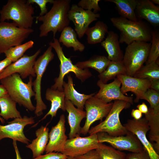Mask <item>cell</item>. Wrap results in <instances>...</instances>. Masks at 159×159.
<instances>
[{"label":"cell","instance_id":"obj_1","mask_svg":"<svg viewBox=\"0 0 159 159\" xmlns=\"http://www.w3.org/2000/svg\"><path fill=\"white\" fill-rule=\"evenodd\" d=\"M70 0H54L50 10L43 16H38L36 21L42 22L39 27L40 37H47L52 32L53 39L57 32H61L69 26L68 14L70 8Z\"/></svg>","mask_w":159,"mask_h":159},{"label":"cell","instance_id":"obj_2","mask_svg":"<svg viewBox=\"0 0 159 159\" xmlns=\"http://www.w3.org/2000/svg\"><path fill=\"white\" fill-rule=\"evenodd\" d=\"M0 82L6 90L8 94L20 105L27 110L34 111L35 107L33 105L31 98L35 95L32 89L33 77H29L27 83H24L18 73L13 74L0 80Z\"/></svg>","mask_w":159,"mask_h":159},{"label":"cell","instance_id":"obj_3","mask_svg":"<svg viewBox=\"0 0 159 159\" xmlns=\"http://www.w3.org/2000/svg\"><path fill=\"white\" fill-rule=\"evenodd\" d=\"M110 20L120 32V43L127 45L135 41L151 42L152 30L142 20L133 21L121 16L112 17Z\"/></svg>","mask_w":159,"mask_h":159},{"label":"cell","instance_id":"obj_4","mask_svg":"<svg viewBox=\"0 0 159 159\" xmlns=\"http://www.w3.org/2000/svg\"><path fill=\"white\" fill-rule=\"evenodd\" d=\"M34 8L26 0H9L0 11V21L11 20L19 27L31 28Z\"/></svg>","mask_w":159,"mask_h":159},{"label":"cell","instance_id":"obj_5","mask_svg":"<svg viewBox=\"0 0 159 159\" xmlns=\"http://www.w3.org/2000/svg\"><path fill=\"white\" fill-rule=\"evenodd\" d=\"M130 104L122 100H115L110 112L102 122L89 131L90 135L105 132L112 136L125 135L128 131L121 123L120 115L124 109L130 107Z\"/></svg>","mask_w":159,"mask_h":159},{"label":"cell","instance_id":"obj_6","mask_svg":"<svg viewBox=\"0 0 159 159\" xmlns=\"http://www.w3.org/2000/svg\"><path fill=\"white\" fill-rule=\"evenodd\" d=\"M49 44L55 50L60 62L59 75L58 77L55 79V83L51 86V88L63 91L64 78L69 72H73L76 77L82 82L92 76V74L88 68L82 69L78 68L75 64H73L70 58H68L65 56L62 47L57 39L54 38L53 41L50 42Z\"/></svg>","mask_w":159,"mask_h":159},{"label":"cell","instance_id":"obj_7","mask_svg":"<svg viewBox=\"0 0 159 159\" xmlns=\"http://www.w3.org/2000/svg\"><path fill=\"white\" fill-rule=\"evenodd\" d=\"M151 44L150 42L135 41L127 45L122 60L126 75L133 77L146 62Z\"/></svg>","mask_w":159,"mask_h":159},{"label":"cell","instance_id":"obj_8","mask_svg":"<svg viewBox=\"0 0 159 159\" xmlns=\"http://www.w3.org/2000/svg\"><path fill=\"white\" fill-rule=\"evenodd\" d=\"M52 48L49 46L44 53L36 60L34 69L36 79L33 82V90L35 92V100L36 105L34 113L39 117L43 114V111L47 109L46 105L43 102L41 96V81L43 75L49 62L54 58V55Z\"/></svg>","mask_w":159,"mask_h":159},{"label":"cell","instance_id":"obj_9","mask_svg":"<svg viewBox=\"0 0 159 159\" xmlns=\"http://www.w3.org/2000/svg\"><path fill=\"white\" fill-rule=\"evenodd\" d=\"M34 30L19 27L14 22L0 21V54L22 44Z\"/></svg>","mask_w":159,"mask_h":159},{"label":"cell","instance_id":"obj_10","mask_svg":"<svg viewBox=\"0 0 159 159\" xmlns=\"http://www.w3.org/2000/svg\"><path fill=\"white\" fill-rule=\"evenodd\" d=\"M113 105L112 102L105 103L94 96L88 99L85 105L86 119L81 134L87 135L93 123L98 120L102 121L108 114Z\"/></svg>","mask_w":159,"mask_h":159},{"label":"cell","instance_id":"obj_11","mask_svg":"<svg viewBox=\"0 0 159 159\" xmlns=\"http://www.w3.org/2000/svg\"><path fill=\"white\" fill-rule=\"evenodd\" d=\"M100 143H109L114 148L120 150H125L131 152H137L143 149L139 140L133 133L128 131L125 135L112 136L105 132L97 133Z\"/></svg>","mask_w":159,"mask_h":159},{"label":"cell","instance_id":"obj_12","mask_svg":"<svg viewBox=\"0 0 159 159\" xmlns=\"http://www.w3.org/2000/svg\"><path fill=\"white\" fill-rule=\"evenodd\" d=\"M99 143L97 134L86 137H77L67 140L61 153L75 158L96 149Z\"/></svg>","mask_w":159,"mask_h":159},{"label":"cell","instance_id":"obj_13","mask_svg":"<svg viewBox=\"0 0 159 159\" xmlns=\"http://www.w3.org/2000/svg\"><path fill=\"white\" fill-rule=\"evenodd\" d=\"M35 122L34 117L24 116L21 118L14 119L5 125L0 124V141L8 138L28 144L30 141L25 135L24 129L26 126Z\"/></svg>","mask_w":159,"mask_h":159},{"label":"cell","instance_id":"obj_14","mask_svg":"<svg viewBox=\"0 0 159 159\" xmlns=\"http://www.w3.org/2000/svg\"><path fill=\"white\" fill-rule=\"evenodd\" d=\"M68 16L69 21H72L74 24L77 36L81 38L85 34L90 24L97 20L100 15L85 10L77 5L73 4L70 7Z\"/></svg>","mask_w":159,"mask_h":159},{"label":"cell","instance_id":"obj_15","mask_svg":"<svg viewBox=\"0 0 159 159\" xmlns=\"http://www.w3.org/2000/svg\"><path fill=\"white\" fill-rule=\"evenodd\" d=\"M41 52L40 49L31 56L24 55L16 61L12 63L0 74V80L14 73L18 74L22 79L30 76L35 77L33 67L36 59Z\"/></svg>","mask_w":159,"mask_h":159},{"label":"cell","instance_id":"obj_16","mask_svg":"<svg viewBox=\"0 0 159 159\" xmlns=\"http://www.w3.org/2000/svg\"><path fill=\"white\" fill-rule=\"evenodd\" d=\"M127 131L136 135L151 159H159V155L155 151L148 139L146 135L149 130L148 123L145 118L138 120L128 119L123 125Z\"/></svg>","mask_w":159,"mask_h":159},{"label":"cell","instance_id":"obj_17","mask_svg":"<svg viewBox=\"0 0 159 159\" xmlns=\"http://www.w3.org/2000/svg\"><path fill=\"white\" fill-rule=\"evenodd\" d=\"M97 84L100 90L94 96L95 97L107 103L111 102L112 100H120L127 102L130 104H133V97L126 96L121 92V82L117 77L110 83L104 84L99 80Z\"/></svg>","mask_w":159,"mask_h":159},{"label":"cell","instance_id":"obj_18","mask_svg":"<svg viewBox=\"0 0 159 159\" xmlns=\"http://www.w3.org/2000/svg\"><path fill=\"white\" fill-rule=\"evenodd\" d=\"M117 77L120 81L121 84L120 90L124 95L129 92L134 94L136 98L135 102L142 99L144 94L150 88L151 81L147 79H142L131 77L126 74H120Z\"/></svg>","mask_w":159,"mask_h":159},{"label":"cell","instance_id":"obj_19","mask_svg":"<svg viewBox=\"0 0 159 159\" xmlns=\"http://www.w3.org/2000/svg\"><path fill=\"white\" fill-rule=\"evenodd\" d=\"M65 119L62 114L57 124L52 127L49 133V140L45 152L46 153L55 152L61 153L67 139L66 134Z\"/></svg>","mask_w":159,"mask_h":159},{"label":"cell","instance_id":"obj_20","mask_svg":"<svg viewBox=\"0 0 159 159\" xmlns=\"http://www.w3.org/2000/svg\"><path fill=\"white\" fill-rule=\"evenodd\" d=\"M135 12L138 20L145 19L154 27L159 25V7L149 0H137Z\"/></svg>","mask_w":159,"mask_h":159},{"label":"cell","instance_id":"obj_21","mask_svg":"<svg viewBox=\"0 0 159 159\" xmlns=\"http://www.w3.org/2000/svg\"><path fill=\"white\" fill-rule=\"evenodd\" d=\"M65 108L68 112V122L70 127L69 139L80 136L82 127L80 123L86 117V112L76 108L70 101L65 98Z\"/></svg>","mask_w":159,"mask_h":159},{"label":"cell","instance_id":"obj_22","mask_svg":"<svg viewBox=\"0 0 159 159\" xmlns=\"http://www.w3.org/2000/svg\"><path fill=\"white\" fill-rule=\"evenodd\" d=\"M120 44L119 35L113 31H108L106 37L101 43V46L107 52V58L110 61L122 60L124 54Z\"/></svg>","mask_w":159,"mask_h":159},{"label":"cell","instance_id":"obj_23","mask_svg":"<svg viewBox=\"0 0 159 159\" xmlns=\"http://www.w3.org/2000/svg\"><path fill=\"white\" fill-rule=\"evenodd\" d=\"M67 83L64 81L63 84V92L65 98L69 100L77 108L83 110L87 100L94 96L95 93L89 95L79 93L74 88L73 80L70 75L67 76Z\"/></svg>","mask_w":159,"mask_h":159},{"label":"cell","instance_id":"obj_24","mask_svg":"<svg viewBox=\"0 0 159 159\" xmlns=\"http://www.w3.org/2000/svg\"><path fill=\"white\" fill-rule=\"evenodd\" d=\"M47 125L42 126L37 129L35 132L36 138L26 146L32 151L33 158L42 155L45 151L49 140V129Z\"/></svg>","mask_w":159,"mask_h":159},{"label":"cell","instance_id":"obj_25","mask_svg":"<svg viewBox=\"0 0 159 159\" xmlns=\"http://www.w3.org/2000/svg\"><path fill=\"white\" fill-rule=\"evenodd\" d=\"M46 99L51 102V107L49 111L37 123L50 115L52 118L56 116L58 110L61 109L63 111H66L65 108V96L63 91L47 88L45 93Z\"/></svg>","mask_w":159,"mask_h":159},{"label":"cell","instance_id":"obj_26","mask_svg":"<svg viewBox=\"0 0 159 159\" xmlns=\"http://www.w3.org/2000/svg\"><path fill=\"white\" fill-rule=\"evenodd\" d=\"M145 117L148 122L149 127V141L156 152L159 153V113L155 112L150 107L148 108Z\"/></svg>","mask_w":159,"mask_h":159},{"label":"cell","instance_id":"obj_27","mask_svg":"<svg viewBox=\"0 0 159 159\" xmlns=\"http://www.w3.org/2000/svg\"><path fill=\"white\" fill-rule=\"evenodd\" d=\"M106 1L111 2L115 5V9L121 17L132 21L138 20L136 14L137 0H107Z\"/></svg>","mask_w":159,"mask_h":159},{"label":"cell","instance_id":"obj_28","mask_svg":"<svg viewBox=\"0 0 159 159\" xmlns=\"http://www.w3.org/2000/svg\"><path fill=\"white\" fill-rule=\"evenodd\" d=\"M58 41L67 48L72 47L74 51L82 52L85 48V45L78 39L75 31L70 26L65 27L61 32Z\"/></svg>","mask_w":159,"mask_h":159},{"label":"cell","instance_id":"obj_29","mask_svg":"<svg viewBox=\"0 0 159 159\" xmlns=\"http://www.w3.org/2000/svg\"><path fill=\"white\" fill-rule=\"evenodd\" d=\"M16 102L7 94L0 98V116L4 120L21 118L20 112L17 109Z\"/></svg>","mask_w":159,"mask_h":159},{"label":"cell","instance_id":"obj_30","mask_svg":"<svg viewBox=\"0 0 159 159\" xmlns=\"http://www.w3.org/2000/svg\"><path fill=\"white\" fill-rule=\"evenodd\" d=\"M108 32L107 24L102 21H98L94 26L89 27L85 32L87 43L90 44L101 43Z\"/></svg>","mask_w":159,"mask_h":159},{"label":"cell","instance_id":"obj_31","mask_svg":"<svg viewBox=\"0 0 159 159\" xmlns=\"http://www.w3.org/2000/svg\"><path fill=\"white\" fill-rule=\"evenodd\" d=\"M110 62L107 57L104 56L95 55L87 60L78 62L75 65L82 69L93 68L100 74L106 69Z\"/></svg>","mask_w":159,"mask_h":159},{"label":"cell","instance_id":"obj_32","mask_svg":"<svg viewBox=\"0 0 159 159\" xmlns=\"http://www.w3.org/2000/svg\"><path fill=\"white\" fill-rule=\"evenodd\" d=\"M120 74H126V71L122 61H110L106 69L98 75L103 83L106 84L110 80L114 79Z\"/></svg>","mask_w":159,"mask_h":159},{"label":"cell","instance_id":"obj_33","mask_svg":"<svg viewBox=\"0 0 159 159\" xmlns=\"http://www.w3.org/2000/svg\"><path fill=\"white\" fill-rule=\"evenodd\" d=\"M133 77L151 81L159 80V60L146 64L137 71Z\"/></svg>","mask_w":159,"mask_h":159},{"label":"cell","instance_id":"obj_34","mask_svg":"<svg viewBox=\"0 0 159 159\" xmlns=\"http://www.w3.org/2000/svg\"><path fill=\"white\" fill-rule=\"evenodd\" d=\"M101 159H126V154L112 147L99 143L95 149Z\"/></svg>","mask_w":159,"mask_h":159},{"label":"cell","instance_id":"obj_35","mask_svg":"<svg viewBox=\"0 0 159 159\" xmlns=\"http://www.w3.org/2000/svg\"><path fill=\"white\" fill-rule=\"evenodd\" d=\"M34 44V41L31 40L24 44L11 47L4 53L6 57L14 62L22 57L28 49L33 47Z\"/></svg>","mask_w":159,"mask_h":159},{"label":"cell","instance_id":"obj_36","mask_svg":"<svg viewBox=\"0 0 159 159\" xmlns=\"http://www.w3.org/2000/svg\"><path fill=\"white\" fill-rule=\"evenodd\" d=\"M151 46L146 64L156 61L159 57V32L152 31Z\"/></svg>","mask_w":159,"mask_h":159},{"label":"cell","instance_id":"obj_37","mask_svg":"<svg viewBox=\"0 0 159 159\" xmlns=\"http://www.w3.org/2000/svg\"><path fill=\"white\" fill-rule=\"evenodd\" d=\"M142 99L147 101L150 104V107L159 113V92L149 88L144 94Z\"/></svg>","mask_w":159,"mask_h":159},{"label":"cell","instance_id":"obj_38","mask_svg":"<svg viewBox=\"0 0 159 159\" xmlns=\"http://www.w3.org/2000/svg\"><path fill=\"white\" fill-rule=\"evenodd\" d=\"M100 0H81L78 3L77 5L86 10L92 11L95 14L101 10L99 5Z\"/></svg>","mask_w":159,"mask_h":159},{"label":"cell","instance_id":"obj_39","mask_svg":"<svg viewBox=\"0 0 159 159\" xmlns=\"http://www.w3.org/2000/svg\"><path fill=\"white\" fill-rule=\"evenodd\" d=\"M54 0H27L29 3L31 4L35 3L39 7L40 9L39 16L44 15L47 12V4L48 3H53Z\"/></svg>","mask_w":159,"mask_h":159},{"label":"cell","instance_id":"obj_40","mask_svg":"<svg viewBox=\"0 0 159 159\" xmlns=\"http://www.w3.org/2000/svg\"><path fill=\"white\" fill-rule=\"evenodd\" d=\"M126 159H151L146 150L137 152H131L126 154Z\"/></svg>","mask_w":159,"mask_h":159},{"label":"cell","instance_id":"obj_41","mask_svg":"<svg viewBox=\"0 0 159 159\" xmlns=\"http://www.w3.org/2000/svg\"><path fill=\"white\" fill-rule=\"evenodd\" d=\"M67 158L68 156L62 153L52 152L31 159H67Z\"/></svg>","mask_w":159,"mask_h":159},{"label":"cell","instance_id":"obj_42","mask_svg":"<svg viewBox=\"0 0 159 159\" xmlns=\"http://www.w3.org/2000/svg\"><path fill=\"white\" fill-rule=\"evenodd\" d=\"M76 159H101L95 149L92 150L82 155L75 157Z\"/></svg>","mask_w":159,"mask_h":159},{"label":"cell","instance_id":"obj_43","mask_svg":"<svg viewBox=\"0 0 159 159\" xmlns=\"http://www.w3.org/2000/svg\"><path fill=\"white\" fill-rule=\"evenodd\" d=\"M12 61L6 57L0 61V74L7 66L11 64Z\"/></svg>","mask_w":159,"mask_h":159},{"label":"cell","instance_id":"obj_44","mask_svg":"<svg viewBox=\"0 0 159 159\" xmlns=\"http://www.w3.org/2000/svg\"><path fill=\"white\" fill-rule=\"evenodd\" d=\"M131 115L134 119L138 120L142 118L143 115L138 109H133L131 111Z\"/></svg>","mask_w":159,"mask_h":159},{"label":"cell","instance_id":"obj_45","mask_svg":"<svg viewBox=\"0 0 159 159\" xmlns=\"http://www.w3.org/2000/svg\"><path fill=\"white\" fill-rule=\"evenodd\" d=\"M137 107L142 113L145 114L147 113L148 111V108L145 103L144 102H142L141 104H138Z\"/></svg>","mask_w":159,"mask_h":159},{"label":"cell","instance_id":"obj_46","mask_svg":"<svg viewBox=\"0 0 159 159\" xmlns=\"http://www.w3.org/2000/svg\"><path fill=\"white\" fill-rule=\"evenodd\" d=\"M150 88L159 92V80L151 81Z\"/></svg>","mask_w":159,"mask_h":159},{"label":"cell","instance_id":"obj_47","mask_svg":"<svg viewBox=\"0 0 159 159\" xmlns=\"http://www.w3.org/2000/svg\"><path fill=\"white\" fill-rule=\"evenodd\" d=\"M13 145L16 153V159H22L17 147L16 140H13Z\"/></svg>","mask_w":159,"mask_h":159},{"label":"cell","instance_id":"obj_48","mask_svg":"<svg viewBox=\"0 0 159 159\" xmlns=\"http://www.w3.org/2000/svg\"><path fill=\"white\" fill-rule=\"evenodd\" d=\"M7 94V93L5 88L1 85H0V98Z\"/></svg>","mask_w":159,"mask_h":159},{"label":"cell","instance_id":"obj_49","mask_svg":"<svg viewBox=\"0 0 159 159\" xmlns=\"http://www.w3.org/2000/svg\"><path fill=\"white\" fill-rule=\"evenodd\" d=\"M151 2L154 4H157L158 5L159 4V0H151Z\"/></svg>","mask_w":159,"mask_h":159},{"label":"cell","instance_id":"obj_50","mask_svg":"<svg viewBox=\"0 0 159 159\" xmlns=\"http://www.w3.org/2000/svg\"><path fill=\"white\" fill-rule=\"evenodd\" d=\"M0 121L2 123L4 124L5 122L4 120L0 116Z\"/></svg>","mask_w":159,"mask_h":159},{"label":"cell","instance_id":"obj_51","mask_svg":"<svg viewBox=\"0 0 159 159\" xmlns=\"http://www.w3.org/2000/svg\"><path fill=\"white\" fill-rule=\"evenodd\" d=\"M67 159H76L75 158L68 156Z\"/></svg>","mask_w":159,"mask_h":159}]
</instances>
